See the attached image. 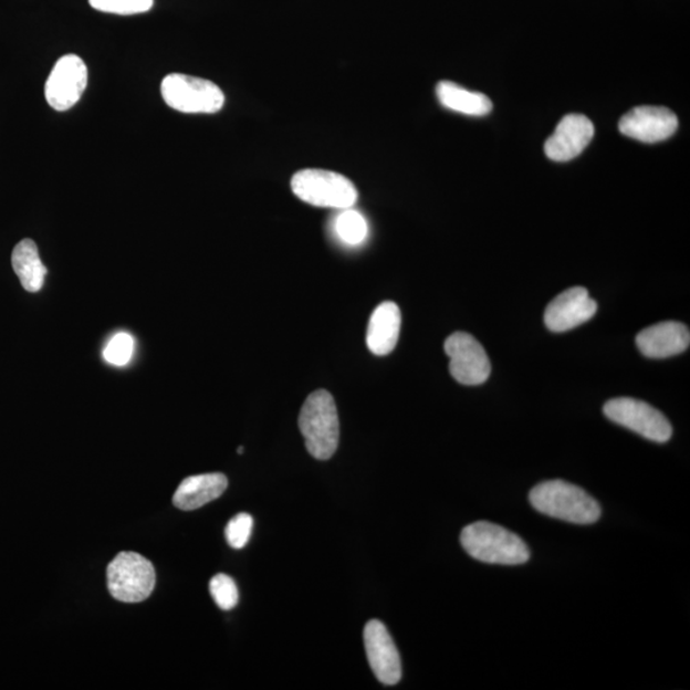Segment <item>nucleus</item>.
Instances as JSON below:
<instances>
[{
    "label": "nucleus",
    "instance_id": "1",
    "mask_svg": "<svg viewBox=\"0 0 690 690\" xmlns=\"http://www.w3.org/2000/svg\"><path fill=\"white\" fill-rule=\"evenodd\" d=\"M530 503L537 512L574 524H594L602 506L575 484L554 480L537 484L530 492Z\"/></svg>",
    "mask_w": 690,
    "mask_h": 690
},
{
    "label": "nucleus",
    "instance_id": "2",
    "mask_svg": "<svg viewBox=\"0 0 690 690\" xmlns=\"http://www.w3.org/2000/svg\"><path fill=\"white\" fill-rule=\"evenodd\" d=\"M460 544L468 555L488 564L521 565L531 557L529 546L514 532L484 521L467 525Z\"/></svg>",
    "mask_w": 690,
    "mask_h": 690
},
{
    "label": "nucleus",
    "instance_id": "3",
    "mask_svg": "<svg viewBox=\"0 0 690 690\" xmlns=\"http://www.w3.org/2000/svg\"><path fill=\"white\" fill-rule=\"evenodd\" d=\"M300 430L305 439L309 453L318 459H331L339 443V417L331 393H312L302 406Z\"/></svg>",
    "mask_w": 690,
    "mask_h": 690
},
{
    "label": "nucleus",
    "instance_id": "4",
    "mask_svg": "<svg viewBox=\"0 0 690 690\" xmlns=\"http://www.w3.org/2000/svg\"><path fill=\"white\" fill-rule=\"evenodd\" d=\"M291 186L293 194L312 207L345 210L358 200L356 186L331 170L303 169L295 172Z\"/></svg>",
    "mask_w": 690,
    "mask_h": 690
},
{
    "label": "nucleus",
    "instance_id": "5",
    "mask_svg": "<svg viewBox=\"0 0 690 690\" xmlns=\"http://www.w3.org/2000/svg\"><path fill=\"white\" fill-rule=\"evenodd\" d=\"M169 108L187 114H212L223 109L224 93L209 80L171 73L161 82Z\"/></svg>",
    "mask_w": 690,
    "mask_h": 690
},
{
    "label": "nucleus",
    "instance_id": "6",
    "mask_svg": "<svg viewBox=\"0 0 690 690\" xmlns=\"http://www.w3.org/2000/svg\"><path fill=\"white\" fill-rule=\"evenodd\" d=\"M111 595L118 602L136 604L153 594L156 583L154 565L133 552L115 556L106 571Z\"/></svg>",
    "mask_w": 690,
    "mask_h": 690
},
{
    "label": "nucleus",
    "instance_id": "7",
    "mask_svg": "<svg viewBox=\"0 0 690 690\" xmlns=\"http://www.w3.org/2000/svg\"><path fill=\"white\" fill-rule=\"evenodd\" d=\"M604 414L610 421L655 442H667L672 435L668 418L648 402L632 398H615L606 402Z\"/></svg>",
    "mask_w": 690,
    "mask_h": 690
},
{
    "label": "nucleus",
    "instance_id": "8",
    "mask_svg": "<svg viewBox=\"0 0 690 690\" xmlns=\"http://www.w3.org/2000/svg\"><path fill=\"white\" fill-rule=\"evenodd\" d=\"M450 359L449 372L463 385L487 383L491 374V364L487 351L473 335L458 332L451 334L443 345Z\"/></svg>",
    "mask_w": 690,
    "mask_h": 690
},
{
    "label": "nucleus",
    "instance_id": "9",
    "mask_svg": "<svg viewBox=\"0 0 690 690\" xmlns=\"http://www.w3.org/2000/svg\"><path fill=\"white\" fill-rule=\"evenodd\" d=\"M88 71L79 55H63L49 75L45 97L56 112H65L80 102L87 87Z\"/></svg>",
    "mask_w": 690,
    "mask_h": 690
},
{
    "label": "nucleus",
    "instance_id": "10",
    "mask_svg": "<svg viewBox=\"0 0 690 690\" xmlns=\"http://www.w3.org/2000/svg\"><path fill=\"white\" fill-rule=\"evenodd\" d=\"M620 133L637 142L655 144L665 142L678 129V118L663 106H638L620 119Z\"/></svg>",
    "mask_w": 690,
    "mask_h": 690
},
{
    "label": "nucleus",
    "instance_id": "11",
    "mask_svg": "<svg viewBox=\"0 0 690 690\" xmlns=\"http://www.w3.org/2000/svg\"><path fill=\"white\" fill-rule=\"evenodd\" d=\"M369 667L380 683L396 686L401 679V661L388 629L379 620H369L364 631Z\"/></svg>",
    "mask_w": 690,
    "mask_h": 690
},
{
    "label": "nucleus",
    "instance_id": "12",
    "mask_svg": "<svg viewBox=\"0 0 690 690\" xmlns=\"http://www.w3.org/2000/svg\"><path fill=\"white\" fill-rule=\"evenodd\" d=\"M597 303L586 288L574 286L557 295L545 311V324L554 333L569 332L596 315Z\"/></svg>",
    "mask_w": 690,
    "mask_h": 690
},
{
    "label": "nucleus",
    "instance_id": "13",
    "mask_svg": "<svg viewBox=\"0 0 690 690\" xmlns=\"http://www.w3.org/2000/svg\"><path fill=\"white\" fill-rule=\"evenodd\" d=\"M594 123L585 115L569 114L558 123L545 144V154L554 161H569L579 156L593 142Z\"/></svg>",
    "mask_w": 690,
    "mask_h": 690
},
{
    "label": "nucleus",
    "instance_id": "14",
    "mask_svg": "<svg viewBox=\"0 0 690 690\" xmlns=\"http://www.w3.org/2000/svg\"><path fill=\"white\" fill-rule=\"evenodd\" d=\"M636 343L645 357L668 358L689 348L690 333L684 324L665 322L645 328L637 335Z\"/></svg>",
    "mask_w": 690,
    "mask_h": 690
},
{
    "label": "nucleus",
    "instance_id": "15",
    "mask_svg": "<svg viewBox=\"0 0 690 690\" xmlns=\"http://www.w3.org/2000/svg\"><path fill=\"white\" fill-rule=\"evenodd\" d=\"M401 314L397 303L383 302L369 317L366 343L376 356L389 355L399 341Z\"/></svg>",
    "mask_w": 690,
    "mask_h": 690
},
{
    "label": "nucleus",
    "instance_id": "16",
    "mask_svg": "<svg viewBox=\"0 0 690 690\" xmlns=\"http://www.w3.org/2000/svg\"><path fill=\"white\" fill-rule=\"evenodd\" d=\"M228 479L223 473L191 475L179 484L172 503L180 511H195L224 494Z\"/></svg>",
    "mask_w": 690,
    "mask_h": 690
},
{
    "label": "nucleus",
    "instance_id": "17",
    "mask_svg": "<svg viewBox=\"0 0 690 690\" xmlns=\"http://www.w3.org/2000/svg\"><path fill=\"white\" fill-rule=\"evenodd\" d=\"M12 266L24 291L38 293L43 288L46 268L40 259L38 245L32 240H22L12 253Z\"/></svg>",
    "mask_w": 690,
    "mask_h": 690
},
{
    "label": "nucleus",
    "instance_id": "18",
    "mask_svg": "<svg viewBox=\"0 0 690 690\" xmlns=\"http://www.w3.org/2000/svg\"><path fill=\"white\" fill-rule=\"evenodd\" d=\"M437 94L440 104L449 111L471 115V117H483L492 111V103L487 95L470 92L454 82H440Z\"/></svg>",
    "mask_w": 690,
    "mask_h": 690
},
{
    "label": "nucleus",
    "instance_id": "19",
    "mask_svg": "<svg viewBox=\"0 0 690 690\" xmlns=\"http://www.w3.org/2000/svg\"><path fill=\"white\" fill-rule=\"evenodd\" d=\"M335 232L344 243L357 245L363 243L368 234V226L363 213L345 209L335 220Z\"/></svg>",
    "mask_w": 690,
    "mask_h": 690
},
{
    "label": "nucleus",
    "instance_id": "20",
    "mask_svg": "<svg viewBox=\"0 0 690 690\" xmlns=\"http://www.w3.org/2000/svg\"><path fill=\"white\" fill-rule=\"evenodd\" d=\"M210 594L221 610H232L240 599L236 582L229 575L220 573L210 581Z\"/></svg>",
    "mask_w": 690,
    "mask_h": 690
},
{
    "label": "nucleus",
    "instance_id": "21",
    "mask_svg": "<svg viewBox=\"0 0 690 690\" xmlns=\"http://www.w3.org/2000/svg\"><path fill=\"white\" fill-rule=\"evenodd\" d=\"M135 342L127 333H118L113 336L104 349L106 363L113 366H126L134 356Z\"/></svg>",
    "mask_w": 690,
    "mask_h": 690
},
{
    "label": "nucleus",
    "instance_id": "22",
    "mask_svg": "<svg viewBox=\"0 0 690 690\" xmlns=\"http://www.w3.org/2000/svg\"><path fill=\"white\" fill-rule=\"evenodd\" d=\"M96 11L114 14H138L150 11L154 0H88Z\"/></svg>",
    "mask_w": 690,
    "mask_h": 690
},
{
    "label": "nucleus",
    "instance_id": "23",
    "mask_svg": "<svg viewBox=\"0 0 690 690\" xmlns=\"http://www.w3.org/2000/svg\"><path fill=\"white\" fill-rule=\"evenodd\" d=\"M253 518L248 513L237 514L227 525L226 537L229 546L241 550L249 544L252 535Z\"/></svg>",
    "mask_w": 690,
    "mask_h": 690
},
{
    "label": "nucleus",
    "instance_id": "24",
    "mask_svg": "<svg viewBox=\"0 0 690 690\" xmlns=\"http://www.w3.org/2000/svg\"><path fill=\"white\" fill-rule=\"evenodd\" d=\"M244 449L242 447L238 448V454H242Z\"/></svg>",
    "mask_w": 690,
    "mask_h": 690
}]
</instances>
